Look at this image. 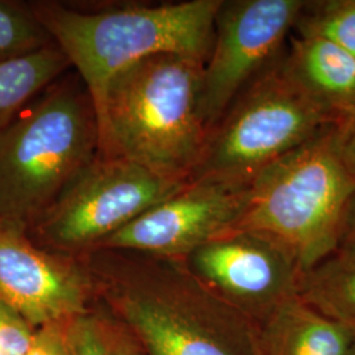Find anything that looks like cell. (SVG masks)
Instances as JSON below:
<instances>
[{"label": "cell", "instance_id": "22", "mask_svg": "<svg viewBox=\"0 0 355 355\" xmlns=\"http://www.w3.org/2000/svg\"><path fill=\"white\" fill-rule=\"evenodd\" d=\"M336 253L355 257V191L346 205Z\"/></svg>", "mask_w": 355, "mask_h": 355}, {"label": "cell", "instance_id": "3", "mask_svg": "<svg viewBox=\"0 0 355 355\" xmlns=\"http://www.w3.org/2000/svg\"><path fill=\"white\" fill-rule=\"evenodd\" d=\"M29 3L86 85L98 112L110 80L142 58L175 53L205 64L223 0L129 3L95 11L58 1Z\"/></svg>", "mask_w": 355, "mask_h": 355}, {"label": "cell", "instance_id": "9", "mask_svg": "<svg viewBox=\"0 0 355 355\" xmlns=\"http://www.w3.org/2000/svg\"><path fill=\"white\" fill-rule=\"evenodd\" d=\"M204 287L259 327L297 296L302 268L286 245L263 232L230 229L183 259Z\"/></svg>", "mask_w": 355, "mask_h": 355}, {"label": "cell", "instance_id": "24", "mask_svg": "<svg viewBox=\"0 0 355 355\" xmlns=\"http://www.w3.org/2000/svg\"><path fill=\"white\" fill-rule=\"evenodd\" d=\"M349 355H355V338L354 343L352 345V349H350V353H349Z\"/></svg>", "mask_w": 355, "mask_h": 355}, {"label": "cell", "instance_id": "13", "mask_svg": "<svg viewBox=\"0 0 355 355\" xmlns=\"http://www.w3.org/2000/svg\"><path fill=\"white\" fill-rule=\"evenodd\" d=\"M283 64L306 91L334 111L355 105V54L318 38H291Z\"/></svg>", "mask_w": 355, "mask_h": 355}, {"label": "cell", "instance_id": "11", "mask_svg": "<svg viewBox=\"0 0 355 355\" xmlns=\"http://www.w3.org/2000/svg\"><path fill=\"white\" fill-rule=\"evenodd\" d=\"M0 302L37 329L89 313L96 295L79 258L46 250L24 225L0 220Z\"/></svg>", "mask_w": 355, "mask_h": 355}, {"label": "cell", "instance_id": "10", "mask_svg": "<svg viewBox=\"0 0 355 355\" xmlns=\"http://www.w3.org/2000/svg\"><path fill=\"white\" fill-rule=\"evenodd\" d=\"M249 199L250 186L190 180L101 242L96 249L184 259L204 243L236 228Z\"/></svg>", "mask_w": 355, "mask_h": 355}, {"label": "cell", "instance_id": "2", "mask_svg": "<svg viewBox=\"0 0 355 355\" xmlns=\"http://www.w3.org/2000/svg\"><path fill=\"white\" fill-rule=\"evenodd\" d=\"M203 69L195 58L159 53L116 74L96 112L99 154L189 182L208 137L200 112Z\"/></svg>", "mask_w": 355, "mask_h": 355}, {"label": "cell", "instance_id": "17", "mask_svg": "<svg viewBox=\"0 0 355 355\" xmlns=\"http://www.w3.org/2000/svg\"><path fill=\"white\" fill-rule=\"evenodd\" d=\"M54 44L29 1L0 0V64Z\"/></svg>", "mask_w": 355, "mask_h": 355}, {"label": "cell", "instance_id": "19", "mask_svg": "<svg viewBox=\"0 0 355 355\" xmlns=\"http://www.w3.org/2000/svg\"><path fill=\"white\" fill-rule=\"evenodd\" d=\"M35 333L26 318L0 302V355H26Z\"/></svg>", "mask_w": 355, "mask_h": 355}, {"label": "cell", "instance_id": "20", "mask_svg": "<svg viewBox=\"0 0 355 355\" xmlns=\"http://www.w3.org/2000/svg\"><path fill=\"white\" fill-rule=\"evenodd\" d=\"M330 133L337 155L355 180V105L338 112L330 127Z\"/></svg>", "mask_w": 355, "mask_h": 355}, {"label": "cell", "instance_id": "6", "mask_svg": "<svg viewBox=\"0 0 355 355\" xmlns=\"http://www.w3.org/2000/svg\"><path fill=\"white\" fill-rule=\"evenodd\" d=\"M337 114L306 91L278 58L208 132L190 180L250 186L267 166L327 130Z\"/></svg>", "mask_w": 355, "mask_h": 355}, {"label": "cell", "instance_id": "1", "mask_svg": "<svg viewBox=\"0 0 355 355\" xmlns=\"http://www.w3.org/2000/svg\"><path fill=\"white\" fill-rule=\"evenodd\" d=\"M144 355H263L259 329L196 279L183 259L96 249L78 257Z\"/></svg>", "mask_w": 355, "mask_h": 355}, {"label": "cell", "instance_id": "15", "mask_svg": "<svg viewBox=\"0 0 355 355\" xmlns=\"http://www.w3.org/2000/svg\"><path fill=\"white\" fill-rule=\"evenodd\" d=\"M297 296L318 313L355 333V257L333 253L304 271Z\"/></svg>", "mask_w": 355, "mask_h": 355}, {"label": "cell", "instance_id": "14", "mask_svg": "<svg viewBox=\"0 0 355 355\" xmlns=\"http://www.w3.org/2000/svg\"><path fill=\"white\" fill-rule=\"evenodd\" d=\"M71 70L55 44L0 64V130L58 78Z\"/></svg>", "mask_w": 355, "mask_h": 355}, {"label": "cell", "instance_id": "23", "mask_svg": "<svg viewBox=\"0 0 355 355\" xmlns=\"http://www.w3.org/2000/svg\"><path fill=\"white\" fill-rule=\"evenodd\" d=\"M107 337L110 355H144L137 343L133 341L123 327L120 329L107 324Z\"/></svg>", "mask_w": 355, "mask_h": 355}, {"label": "cell", "instance_id": "7", "mask_svg": "<svg viewBox=\"0 0 355 355\" xmlns=\"http://www.w3.org/2000/svg\"><path fill=\"white\" fill-rule=\"evenodd\" d=\"M186 183L98 154L26 230L38 246L78 258Z\"/></svg>", "mask_w": 355, "mask_h": 355}, {"label": "cell", "instance_id": "4", "mask_svg": "<svg viewBox=\"0 0 355 355\" xmlns=\"http://www.w3.org/2000/svg\"><path fill=\"white\" fill-rule=\"evenodd\" d=\"M99 148L94 101L71 69L0 130V220L28 228Z\"/></svg>", "mask_w": 355, "mask_h": 355}, {"label": "cell", "instance_id": "16", "mask_svg": "<svg viewBox=\"0 0 355 355\" xmlns=\"http://www.w3.org/2000/svg\"><path fill=\"white\" fill-rule=\"evenodd\" d=\"M292 29L297 37L324 40L355 54V0L305 1Z\"/></svg>", "mask_w": 355, "mask_h": 355}, {"label": "cell", "instance_id": "21", "mask_svg": "<svg viewBox=\"0 0 355 355\" xmlns=\"http://www.w3.org/2000/svg\"><path fill=\"white\" fill-rule=\"evenodd\" d=\"M67 322L37 328L26 355H71L67 338Z\"/></svg>", "mask_w": 355, "mask_h": 355}, {"label": "cell", "instance_id": "18", "mask_svg": "<svg viewBox=\"0 0 355 355\" xmlns=\"http://www.w3.org/2000/svg\"><path fill=\"white\" fill-rule=\"evenodd\" d=\"M67 338L71 355H110L104 318L92 311L67 322Z\"/></svg>", "mask_w": 355, "mask_h": 355}, {"label": "cell", "instance_id": "8", "mask_svg": "<svg viewBox=\"0 0 355 355\" xmlns=\"http://www.w3.org/2000/svg\"><path fill=\"white\" fill-rule=\"evenodd\" d=\"M304 0H223L204 64L200 112L209 132L229 105L279 58Z\"/></svg>", "mask_w": 355, "mask_h": 355}, {"label": "cell", "instance_id": "5", "mask_svg": "<svg viewBox=\"0 0 355 355\" xmlns=\"http://www.w3.org/2000/svg\"><path fill=\"white\" fill-rule=\"evenodd\" d=\"M330 127L254 178L248 209L236 227L263 232L286 245L302 274L336 253L355 191Z\"/></svg>", "mask_w": 355, "mask_h": 355}, {"label": "cell", "instance_id": "12", "mask_svg": "<svg viewBox=\"0 0 355 355\" xmlns=\"http://www.w3.org/2000/svg\"><path fill=\"white\" fill-rule=\"evenodd\" d=\"M355 333L295 296L259 327L263 355H349Z\"/></svg>", "mask_w": 355, "mask_h": 355}]
</instances>
